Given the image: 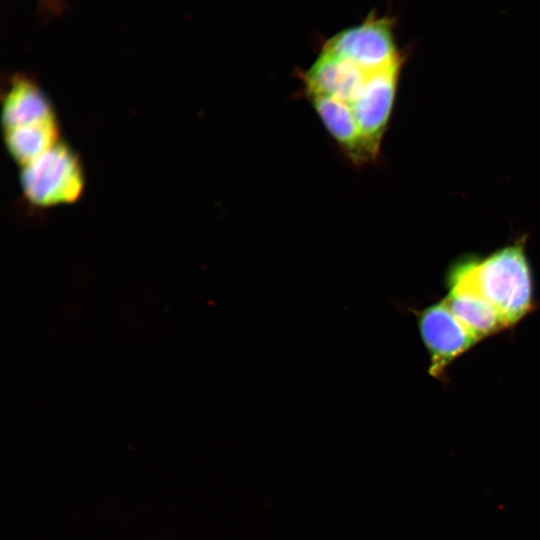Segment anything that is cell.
<instances>
[{
  "label": "cell",
  "instance_id": "obj_5",
  "mask_svg": "<svg viewBox=\"0 0 540 540\" xmlns=\"http://www.w3.org/2000/svg\"><path fill=\"white\" fill-rule=\"evenodd\" d=\"M402 61L371 72L360 97L348 105L374 160L393 110Z\"/></svg>",
  "mask_w": 540,
  "mask_h": 540
},
{
  "label": "cell",
  "instance_id": "obj_8",
  "mask_svg": "<svg viewBox=\"0 0 540 540\" xmlns=\"http://www.w3.org/2000/svg\"><path fill=\"white\" fill-rule=\"evenodd\" d=\"M449 284V292L443 301L478 340L507 328L499 313L478 292L459 264L453 268Z\"/></svg>",
  "mask_w": 540,
  "mask_h": 540
},
{
  "label": "cell",
  "instance_id": "obj_2",
  "mask_svg": "<svg viewBox=\"0 0 540 540\" xmlns=\"http://www.w3.org/2000/svg\"><path fill=\"white\" fill-rule=\"evenodd\" d=\"M478 292L499 313L506 327L533 308L529 262L522 243L503 247L483 259L459 263Z\"/></svg>",
  "mask_w": 540,
  "mask_h": 540
},
{
  "label": "cell",
  "instance_id": "obj_6",
  "mask_svg": "<svg viewBox=\"0 0 540 540\" xmlns=\"http://www.w3.org/2000/svg\"><path fill=\"white\" fill-rule=\"evenodd\" d=\"M422 341L430 356L429 373L440 376L458 356L479 341L451 312L446 303L415 311Z\"/></svg>",
  "mask_w": 540,
  "mask_h": 540
},
{
  "label": "cell",
  "instance_id": "obj_3",
  "mask_svg": "<svg viewBox=\"0 0 540 540\" xmlns=\"http://www.w3.org/2000/svg\"><path fill=\"white\" fill-rule=\"evenodd\" d=\"M20 182L27 201L42 208L71 204L79 199L84 188L79 157L62 140L23 166Z\"/></svg>",
  "mask_w": 540,
  "mask_h": 540
},
{
  "label": "cell",
  "instance_id": "obj_1",
  "mask_svg": "<svg viewBox=\"0 0 540 540\" xmlns=\"http://www.w3.org/2000/svg\"><path fill=\"white\" fill-rule=\"evenodd\" d=\"M2 124L8 152L21 167L61 141L54 109L30 76L13 75L9 79L3 97Z\"/></svg>",
  "mask_w": 540,
  "mask_h": 540
},
{
  "label": "cell",
  "instance_id": "obj_4",
  "mask_svg": "<svg viewBox=\"0 0 540 540\" xmlns=\"http://www.w3.org/2000/svg\"><path fill=\"white\" fill-rule=\"evenodd\" d=\"M322 50L367 71H377L402 60L396 47L392 21L375 15L339 31L326 41Z\"/></svg>",
  "mask_w": 540,
  "mask_h": 540
},
{
  "label": "cell",
  "instance_id": "obj_9",
  "mask_svg": "<svg viewBox=\"0 0 540 540\" xmlns=\"http://www.w3.org/2000/svg\"><path fill=\"white\" fill-rule=\"evenodd\" d=\"M307 97L330 136L353 164L361 166L375 161L347 104L320 94Z\"/></svg>",
  "mask_w": 540,
  "mask_h": 540
},
{
  "label": "cell",
  "instance_id": "obj_7",
  "mask_svg": "<svg viewBox=\"0 0 540 540\" xmlns=\"http://www.w3.org/2000/svg\"><path fill=\"white\" fill-rule=\"evenodd\" d=\"M371 72L321 50L302 81L306 94L325 95L350 105L360 97Z\"/></svg>",
  "mask_w": 540,
  "mask_h": 540
}]
</instances>
